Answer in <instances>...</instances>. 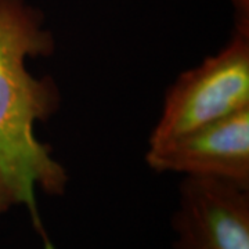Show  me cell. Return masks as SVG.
<instances>
[{"label": "cell", "mask_w": 249, "mask_h": 249, "mask_svg": "<svg viewBox=\"0 0 249 249\" xmlns=\"http://www.w3.org/2000/svg\"><path fill=\"white\" fill-rule=\"evenodd\" d=\"M54 52L55 39L42 10L28 0H0V216L24 206L45 249L55 247L36 191L65 196L70 175L36 134V124L58 112L61 91L52 76H35L28 61Z\"/></svg>", "instance_id": "1"}, {"label": "cell", "mask_w": 249, "mask_h": 249, "mask_svg": "<svg viewBox=\"0 0 249 249\" xmlns=\"http://www.w3.org/2000/svg\"><path fill=\"white\" fill-rule=\"evenodd\" d=\"M249 108V29L232 28L229 42L181 72L165 91L148 147L173 140Z\"/></svg>", "instance_id": "2"}, {"label": "cell", "mask_w": 249, "mask_h": 249, "mask_svg": "<svg viewBox=\"0 0 249 249\" xmlns=\"http://www.w3.org/2000/svg\"><path fill=\"white\" fill-rule=\"evenodd\" d=\"M170 226L173 249H249V188L184 176Z\"/></svg>", "instance_id": "3"}, {"label": "cell", "mask_w": 249, "mask_h": 249, "mask_svg": "<svg viewBox=\"0 0 249 249\" xmlns=\"http://www.w3.org/2000/svg\"><path fill=\"white\" fill-rule=\"evenodd\" d=\"M144 160L157 173L216 178L249 188V108L148 147Z\"/></svg>", "instance_id": "4"}, {"label": "cell", "mask_w": 249, "mask_h": 249, "mask_svg": "<svg viewBox=\"0 0 249 249\" xmlns=\"http://www.w3.org/2000/svg\"><path fill=\"white\" fill-rule=\"evenodd\" d=\"M234 11V28L249 29V0H229Z\"/></svg>", "instance_id": "5"}]
</instances>
